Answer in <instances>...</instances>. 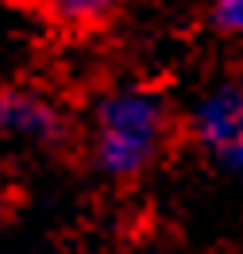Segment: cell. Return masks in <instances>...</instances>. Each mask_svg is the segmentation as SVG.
I'll list each match as a JSON object with an SVG mask.
<instances>
[{"label": "cell", "mask_w": 243, "mask_h": 254, "mask_svg": "<svg viewBox=\"0 0 243 254\" xmlns=\"http://www.w3.org/2000/svg\"><path fill=\"white\" fill-rule=\"evenodd\" d=\"M74 135L70 112L43 89L8 85L0 89V139L27 150H54Z\"/></svg>", "instance_id": "cell-3"}, {"label": "cell", "mask_w": 243, "mask_h": 254, "mask_svg": "<svg viewBox=\"0 0 243 254\" xmlns=\"http://www.w3.org/2000/svg\"><path fill=\"white\" fill-rule=\"evenodd\" d=\"M201 16L220 43L243 47V0H201Z\"/></svg>", "instance_id": "cell-5"}, {"label": "cell", "mask_w": 243, "mask_h": 254, "mask_svg": "<svg viewBox=\"0 0 243 254\" xmlns=\"http://www.w3.org/2000/svg\"><path fill=\"white\" fill-rule=\"evenodd\" d=\"M27 4L58 31H97L112 23L131 0H27Z\"/></svg>", "instance_id": "cell-4"}, {"label": "cell", "mask_w": 243, "mask_h": 254, "mask_svg": "<svg viewBox=\"0 0 243 254\" xmlns=\"http://www.w3.org/2000/svg\"><path fill=\"white\" fill-rule=\"evenodd\" d=\"M178 131L181 112L174 100L151 81L128 77L93 96L81 139L93 174L112 185H131L159 170Z\"/></svg>", "instance_id": "cell-1"}, {"label": "cell", "mask_w": 243, "mask_h": 254, "mask_svg": "<svg viewBox=\"0 0 243 254\" xmlns=\"http://www.w3.org/2000/svg\"><path fill=\"white\" fill-rule=\"evenodd\" d=\"M181 131L212 170L243 185V73L205 81L181 112Z\"/></svg>", "instance_id": "cell-2"}]
</instances>
